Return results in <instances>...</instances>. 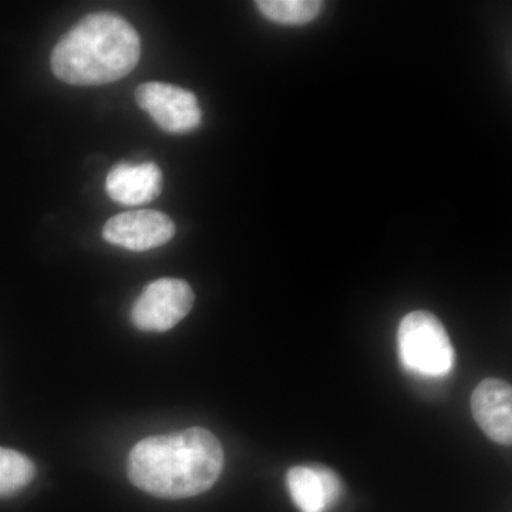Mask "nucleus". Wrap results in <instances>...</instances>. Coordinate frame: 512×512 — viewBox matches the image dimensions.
<instances>
[{
    "mask_svg": "<svg viewBox=\"0 0 512 512\" xmlns=\"http://www.w3.org/2000/svg\"><path fill=\"white\" fill-rule=\"evenodd\" d=\"M136 101L167 133H191L201 126L200 103L190 90L167 83H144L137 87Z\"/></svg>",
    "mask_w": 512,
    "mask_h": 512,
    "instance_id": "39448f33",
    "label": "nucleus"
},
{
    "mask_svg": "<svg viewBox=\"0 0 512 512\" xmlns=\"http://www.w3.org/2000/svg\"><path fill=\"white\" fill-rule=\"evenodd\" d=\"M471 410L488 439L511 446L512 390L501 379H487L478 384L471 397Z\"/></svg>",
    "mask_w": 512,
    "mask_h": 512,
    "instance_id": "0eeeda50",
    "label": "nucleus"
},
{
    "mask_svg": "<svg viewBox=\"0 0 512 512\" xmlns=\"http://www.w3.org/2000/svg\"><path fill=\"white\" fill-rule=\"evenodd\" d=\"M224 450L220 440L202 427L147 437L128 456L131 483L165 500L197 497L220 480Z\"/></svg>",
    "mask_w": 512,
    "mask_h": 512,
    "instance_id": "f257e3e1",
    "label": "nucleus"
},
{
    "mask_svg": "<svg viewBox=\"0 0 512 512\" xmlns=\"http://www.w3.org/2000/svg\"><path fill=\"white\" fill-rule=\"evenodd\" d=\"M194 301V291L187 282L157 279L138 296L131 309V320L143 332H167L190 313Z\"/></svg>",
    "mask_w": 512,
    "mask_h": 512,
    "instance_id": "20e7f679",
    "label": "nucleus"
},
{
    "mask_svg": "<svg viewBox=\"0 0 512 512\" xmlns=\"http://www.w3.org/2000/svg\"><path fill=\"white\" fill-rule=\"evenodd\" d=\"M256 8L278 25L302 26L313 22L323 9L319 0H259Z\"/></svg>",
    "mask_w": 512,
    "mask_h": 512,
    "instance_id": "9d476101",
    "label": "nucleus"
},
{
    "mask_svg": "<svg viewBox=\"0 0 512 512\" xmlns=\"http://www.w3.org/2000/svg\"><path fill=\"white\" fill-rule=\"evenodd\" d=\"M174 234L173 220L153 210L123 212L107 221L103 228L107 242L136 252L161 247L170 242Z\"/></svg>",
    "mask_w": 512,
    "mask_h": 512,
    "instance_id": "423d86ee",
    "label": "nucleus"
},
{
    "mask_svg": "<svg viewBox=\"0 0 512 512\" xmlns=\"http://www.w3.org/2000/svg\"><path fill=\"white\" fill-rule=\"evenodd\" d=\"M313 467H315L316 473L319 474L320 480H322L323 488H325L326 503H328V508H330L339 500L340 494H342V483H340L338 474L330 470V468L323 466Z\"/></svg>",
    "mask_w": 512,
    "mask_h": 512,
    "instance_id": "f8f14e48",
    "label": "nucleus"
},
{
    "mask_svg": "<svg viewBox=\"0 0 512 512\" xmlns=\"http://www.w3.org/2000/svg\"><path fill=\"white\" fill-rule=\"evenodd\" d=\"M163 190V174L154 163H120L106 178L111 200L123 205H143L156 200Z\"/></svg>",
    "mask_w": 512,
    "mask_h": 512,
    "instance_id": "6e6552de",
    "label": "nucleus"
},
{
    "mask_svg": "<svg viewBox=\"0 0 512 512\" xmlns=\"http://www.w3.org/2000/svg\"><path fill=\"white\" fill-rule=\"evenodd\" d=\"M289 494L301 512H325L328 510L325 488L313 466L293 467L286 476Z\"/></svg>",
    "mask_w": 512,
    "mask_h": 512,
    "instance_id": "1a4fd4ad",
    "label": "nucleus"
},
{
    "mask_svg": "<svg viewBox=\"0 0 512 512\" xmlns=\"http://www.w3.org/2000/svg\"><path fill=\"white\" fill-rule=\"evenodd\" d=\"M406 369L426 377L446 376L454 365L450 336L433 313L416 311L403 318L397 333Z\"/></svg>",
    "mask_w": 512,
    "mask_h": 512,
    "instance_id": "7ed1b4c3",
    "label": "nucleus"
},
{
    "mask_svg": "<svg viewBox=\"0 0 512 512\" xmlns=\"http://www.w3.org/2000/svg\"><path fill=\"white\" fill-rule=\"evenodd\" d=\"M36 477L30 458L10 448L0 447V498L25 490Z\"/></svg>",
    "mask_w": 512,
    "mask_h": 512,
    "instance_id": "9b49d317",
    "label": "nucleus"
},
{
    "mask_svg": "<svg viewBox=\"0 0 512 512\" xmlns=\"http://www.w3.org/2000/svg\"><path fill=\"white\" fill-rule=\"evenodd\" d=\"M140 36L116 13H94L80 20L59 40L50 64L57 79L73 86H101L136 69Z\"/></svg>",
    "mask_w": 512,
    "mask_h": 512,
    "instance_id": "f03ea898",
    "label": "nucleus"
}]
</instances>
